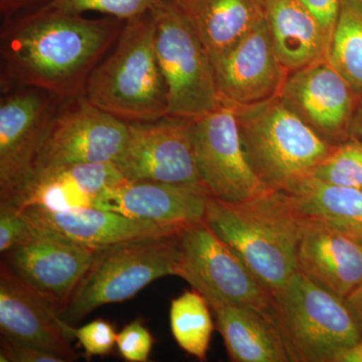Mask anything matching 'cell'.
Masks as SVG:
<instances>
[{"instance_id": "cell-20", "label": "cell", "mask_w": 362, "mask_h": 362, "mask_svg": "<svg viewBox=\"0 0 362 362\" xmlns=\"http://www.w3.org/2000/svg\"><path fill=\"white\" fill-rule=\"evenodd\" d=\"M298 266L312 282L344 300L362 281V243L305 218Z\"/></svg>"}, {"instance_id": "cell-19", "label": "cell", "mask_w": 362, "mask_h": 362, "mask_svg": "<svg viewBox=\"0 0 362 362\" xmlns=\"http://www.w3.org/2000/svg\"><path fill=\"white\" fill-rule=\"evenodd\" d=\"M18 211L37 232L97 250L129 240L175 235L182 230L99 209L51 211L37 207H23Z\"/></svg>"}, {"instance_id": "cell-21", "label": "cell", "mask_w": 362, "mask_h": 362, "mask_svg": "<svg viewBox=\"0 0 362 362\" xmlns=\"http://www.w3.org/2000/svg\"><path fill=\"white\" fill-rule=\"evenodd\" d=\"M216 63L266 20L267 0H173Z\"/></svg>"}, {"instance_id": "cell-35", "label": "cell", "mask_w": 362, "mask_h": 362, "mask_svg": "<svg viewBox=\"0 0 362 362\" xmlns=\"http://www.w3.org/2000/svg\"><path fill=\"white\" fill-rule=\"evenodd\" d=\"M345 304L351 311L352 315L354 316L359 327H362V281L361 284L357 286L349 296L344 299Z\"/></svg>"}, {"instance_id": "cell-3", "label": "cell", "mask_w": 362, "mask_h": 362, "mask_svg": "<svg viewBox=\"0 0 362 362\" xmlns=\"http://www.w3.org/2000/svg\"><path fill=\"white\" fill-rule=\"evenodd\" d=\"M152 11L124 23L113 52L90 74L84 96L126 122L168 116V89L156 52Z\"/></svg>"}, {"instance_id": "cell-17", "label": "cell", "mask_w": 362, "mask_h": 362, "mask_svg": "<svg viewBox=\"0 0 362 362\" xmlns=\"http://www.w3.org/2000/svg\"><path fill=\"white\" fill-rule=\"evenodd\" d=\"M127 180L114 163L73 164L37 171L13 201L18 209L51 211L101 209L107 197Z\"/></svg>"}, {"instance_id": "cell-28", "label": "cell", "mask_w": 362, "mask_h": 362, "mask_svg": "<svg viewBox=\"0 0 362 362\" xmlns=\"http://www.w3.org/2000/svg\"><path fill=\"white\" fill-rule=\"evenodd\" d=\"M161 0H49L47 4L64 13H99L128 21L148 13Z\"/></svg>"}, {"instance_id": "cell-30", "label": "cell", "mask_w": 362, "mask_h": 362, "mask_svg": "<svg viewBox=\"0 0 362 362\" xmlns=\"http://www.w3.org/2000/svg\"><path fill=\"white\" fill-rule=\"evenodd\" d=\"M115 328L103 319L90 321L80 328H71V335L84 349L88 357L106 356L116 344Z\"/></svg>"}, {"instance_id": "cell-1", "label": "cell", "mask_w": 362, "mask_h": 362, "mask_svg": "<svg viewBox=\"0 0 362 362\" xmlns=\"http://www.w3.org/2000/svg\"><path fill=\"white\" fill-rule=\"evenodd\" d=\"M125 21L86 18L49 4L4 20L1 90L33 87L62 99L84 95L90 74L115 47Z\"/></svg>"}, {"instance_id": "cell-37", "label": "cell", "mask_w": 362, "mask_h": 362, "mask_svg": "<svg viewBox=\"0 0 362 362\" xmlns=\"http://www.w3.org/2000/svg\"><path fill=\"white\" fill-rule=\"evenodd\" d=\"M333 362H362V340L354 346L339 352Z\"/></svg>"}, {"instance_id": "cell-8", "label": "cell", "mask_w": 362, "mask_h": 362, "mask_svg": "<svg viewBox=\"0 0 362 362\" xmlns=\"http://www.w3.org/2000/svg\"><path fill=\"white\" fill-rule=\"evenodd\" d=\"M177 240V276L204 295L209 306L249 307L274 319L270 290L206 221L183 228Z\"/></svg>"}, {"instance_id": "cell-9", "label": "cell", "mask_w": 362, "mask_h": 362, "mask_svg": "<svg viewBox=\"0 0 362 362\" xmlns=\"http://www.w3.org/2000/svg\"><path fill=\"white\" fill-rule=\"evenodd\" d=\"M1 93L0 202H7L23 192L35 175L45 135L64 99L33 87Z\"/></svg>"}, {"instance_id": "cell-12", "label": "cell", "mask_w": 362, "mask_h": 362, "mask_svg": "<svg viewBox=\"0 0 362 362\" xmlns=\"http://www.w3.org/2000/svg\"><path fill=\"white\" fill-rule=\"evenodd\" d=\"M194 124L173 116L128 122V141L114 164L129 181L202 185L194 157Z\"/></svg>"}, {"instance_id": "cell-33", "label": "cell", "mask_w": 362, "mask_h": 362, "mask_svg": "<svg viewBox=\"0 0 362 362\" xmlns=\"http://www.w3.org/2000/svg\"><path fill=\"white\" fill-rule=\"evenodd\" d=\"M322 26L331 44L343 0H300Z\"/></svg>"}, {"instance_id": "cell-11", "label": "cell", "mask_w": 362, "mask_h": 362, "mask_svg": "<svg viewBox=\"0 0 362 362\" xmlns=\"http://www.w3.org/2000/svg\"><path fill=\"white\" fill-rule=\"evenodd\" d=\"M194 149L202 185L214 199L233 204L269 189L247 160L235 105L221 99L214 111L194 120Z\"/></svg>"}, {"instance_id": "cell-5", "label": "cell", "mask_w": 362, "mask_h": 362, "mask_svg": "<svg viewBox=\"0 0 362 362\" xmlns=\"http://www.w3.org/2000/svg\"><path fill=\"white\" fill-rule=\"evenodd\" d=\"M274 320L290 361L333 362L362 340L358 323L344 300L297 272L274 293Z\"/></svg>"}, {"instance_id": "cell-24", "label": "cell", "mask_w": 362, "mask_h": 362, "mask_svg": "<svg viewBox=\"0 0 362 362\" xmlns=\"http://www.w3.org/2000/svg\"><path fill=\"white\" fill-rule=\"evenodd\" d=\"M282 190L305 218L321 221L362 243V188L337 187L306 175Z\"/></svg>"}, {"instance_id": "cell-14", "label": "cell", "mask_w": 362, "mask_h": 362, "mask_svg": "<svg viewBox=\"0 0 362 362\" xmlns=\"http://www.w3.org/2000/svg\"><path fill=\"white\" fill-rule=\"evenodd\" d=\"M97 249L37 232L4 254L2 263L63 315Z\"/></svg>"}, {"instance_id": "cell-25", "label": "cell", "mask_w": 362, "mask_h": 362, "mask_svg": "<svg viewBox=\"0 0 362 362\" xmlns=\"http://www.w3.org/2000/svg\"><path fill=\"white\" fill-rule=\"evenodd\" d=\"M209 304L197 290L183 292L171 301L170 328L181 349L199 361L206 359L214 331Z\"/></svg>"}, {"instance_id": "cell-32", "label": "cell", "mask_w": 362, "mask_h": 362, "mask_svg": "<svg viewBox=\"0 0 362 362\" xmlns=\"http://www.w3.org/2000/svg\"><path fill=\"white\" fill-rule=\"evenodd\" d=\"M1 362H66L65 358L47 350L8 339L1 335Z\"/></svg>"}, {"instance_id": "cell-4", "label": "cell", "mask_w": 362, "mask_h": 362, "mask_svg": "<svg viewBox=\"0 0 362 362\" xmlns=\"http://www.w3.org/2000/svg\"><path fill=\"white\" fill-rule=\"evenodd\" d=\"M235 116L247 160L271 189L282 190L309 175L335 147L321 139L279 96L235 106Z\"/></svg>"}, {"instance_id": "cell-34", "label": "cell", "mask_w": 362, "mask_h": 362, "mask_svg": "<svg viewBox=\"0 0 362 362\" xmlns=\"http://www.w3.org/2000/svg\"><path fill=\"white\" fill-rule=\"evenodd\" d=\"M45 4V0H0L2 20H8Z\"/></svg>"}, {"instance_id": "cell-18", "label": "cell", "mask_w": 362, "mask_h": 362, "mask_svg": "<svg viewBox=\"0 0 362 362\" xmlns=\"http://www.w3.org/2000/svg\"><path fill=\"white\" fill-rule=\"evenodd\" d=\"M211 197L202 183L125 180L107 197L101 209L156 225L183 228L204 221Z\"/></svg>"}, {"instance_id": "cell-36", "label": "cell", "mask_w": 362, "mask_h": 362, "mask_svg": "<svg viewBox=\"0 0 362 362\" xmlns=\"http://www.w3.org/2000/svg\"><path fill=\"white\" fill-rule=\"evenodd\" d=\"M349 137L362 141V92L359 98L358 104L352 117L349 127Z\"/></svg>"}, {"instance_id": "cell-16", "label": "cell", "mask_w": 362, "mask_h": 362, "mask_svg": "<svg viewBox=\"0 0 362 362\" xmlns=\"http://www.w3.org/2000/svg\"><path fill=\"white\" fill-rule=\"evenodd\" d=\"M71 324L6 264L0 267V330L2 337L47 350L66 361H77Z\"/></svg>"}, {"instance_id": "cell-23", "label": "cell", "mask_w": 362, "mask_h": 362, "mask_svg": "<svg viewBox=\"0 0 362 362\" xmlns=\"http://www.w3.org/2000/svg\"><path fill=\"white\" fill-rule=\"evenodd\" d=\"M216 328L235 362H287L289 354L275 321L245 306L216 304Z\"/></svg>"}, {"instance_id": "cell-27", "label": "cell", "mask_w": 362, "mask_h": 362, "mask_svg": "<svg viewBox=\"0 0 362 362\" xmlns=\"http://www.w3.org/2000/svg\"><path fill=\"white\" fill-rule=\"evenodd\" d=\"M309 175L337 187L362 188V141L349 138L337 145Z\"/></svg>"}, {"instance_id": "cell-13", "label": "cell", "mask_w": 362, "mask_h": 362, "mask_svg": "<svg viewBox=\"0 0 362 362\" xmlns=\"http://www.w3.org/2000/svg\"><path fill=\"white\" fill-rule=\"evenodd\" d=\"M279 97L328 144L337 146L349 139L361 92L328 59L290 73Z\"/></svg>"}, {"instance_id": "cell-6", "label": "cell", "mask_w": 362, "mask_h": 362, "mask_svg": "<svg viewBox=\"0 0 362 362\" xmlns=\"http://www.w3.org/2000/svg\"><path fill=\"white\" fill-rule=\"evenodd\" d=\"M177 233L98 249L62 318L71 325L99 307L131 299L157 279L177 276Z\"/></svg>"}, {"instance_id": "cell-7", "label": "cell", "mask_w": 362, "mask_h": 362, "mask_svg": "<svg viewBox=\"0 0 362 362\" xmlns=\"http://www.w3.org/2000/svg\"><path fill=\"white\" fill-rule=\"evenodd\" d=\"M151 11L157 62L168 89V116L197 120L221 103L213 62L173 0H161Z\"/></svg>"}, {"instance_id": "cell-31", "label": "cell", "mask_w": 362, "mask_h": 362, "mask_svg": "<svg viewBox=\"0 0 362 362\" xmlns=\"http://www.w3.org/2000/svg\"><path fill=\"white\" fill-rule=\"evenodd\" d=\"M154 339L140 319L125 325L117 334V349L126 361L146 362Z\"/></svg>"}, {"instance_id": "cell-15", "label": "cell", "mask_w": 362, "mask_h": 362, "mask_svg": "<svg viewBox=\"0 0 362 362\" xmlns=\"http://www.w3.org/2000/svg\"><path fill=\"white\" fill-rule=\"evenodd\" d=\"M213 66L221 99L235 106H249L279 96L289 75L274 49L267 20Z\"/></svg>"}, {"instance_id": "cell-38", "label": "cell", "mask_w": 362, "mask_h": 362, "mask_svg": "<svg viewBox=\"0 0 362 362\" xmlns=\"http://www.w3.org/2000/svg\"><path fill=\"white\" fill-rule=\"evenodd\" d=\"M361 1H362V0H361Z\"/></svg>"}, {"instance_id": "cell-26", "label": "cell", "mask_w": 362, "mask_h": 362, "mask_svg": "<svg viewBox=\"0 0 362 362\" xmlns=\"http://www.w3.org/2000/svg\"><path fill=\"white\" fill-rule=\"evenodd\" d=\"M328 61L362 92V1L343 0L331 40Z\"/></svg>"}, {"instance_id": "cell-22", "label": "cell", "mask_w": 362, "mask_h": 362, "mask_svg": "<svg viewBox=\"0 0 362 362\" xmlns=\"http://www.w3.org/2000/svg\"><path fill=\"white\" fill-rule=\"evenodd\" d=\"M266 20L274 49L288 74L328 59L329 40L300 0H267Z\"/></svg>"}, {"instance_id": "cell-29", "label": "cell", "mask_w": 362, "mask_h": 362, "mask_svg": "<svg viewBox=\"0 0 362 362\" xmlns=\"http://www.w3.org/2000/svg\"><path fill=\"white\" fill-rule=\"evenodd\" d=\"M37 230L30 221L9 202H0V252L6 254L25 244L35 237Z\"/></svg>"}, {"instance_id": "cell-2", "label": "cell", "mask_w": 362, "mask_h": 362, "mask_svg": "<svg viewBox=\"0 0 362 362\" xmlns=\"http://www.w3.org/2000/svg\"><path fill=\"white\" fill-rule=\"evenodd\" d=\"M204 221L272 294L299 272L305 218L284 190L269 188L233 204L211 197Z\"/></svg>"}, {"instance_id": "cell-10", "label": "cell", "mask_w": 362, "mask_h": 362, "mask_svg": "<svg viewBox=\"0 0 362 362\" xmlns=\"http://www.w3.org/2000/svg\"><path fill=\"white\" fill-rule=\"evenodd\" d=\"M128 137V122L98 108L84 95L64 99L45 135L35 173L73 164L114 163Z\"/></svg>"}]
</instances>
